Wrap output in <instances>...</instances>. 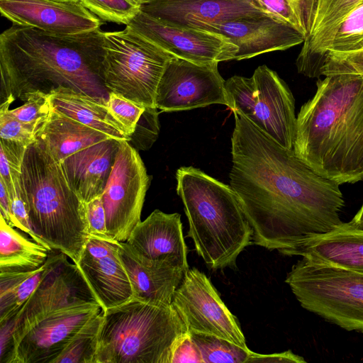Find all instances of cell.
<instances>
[{
  "label": "cell",
  "instance_id": "1",
  "mask_svg": "<svg viewBox=\"0 0 363 363\" xmlns=\"http://www.w3.org/2000/svg\"><path fill=\"white\" fill-rule=\"evenodd\" d=\"M234 115L230 186L251 225L253 244L289 256L301 240L342 223L340 184L316 174L244 116Z\"/></svg>",
  "mask_w": 363,
  "mask_h": 363
},
{
  "label": "cell",
  "instance_id": "2",
  "mask_svg": "<svg viewBox=\"0 0 363 363\" xmlns=\"http://www.w3.org/2000/svg\"><path fill=\"white\" fill-rule=\"evenodd\" d=\"M104 33L63 35L13 24L0 35L1 104L62 86L106 104Z\"/></svg>",
  "mask_w": 363,
  "mask_h": 363
},
{
  "label": "cell",
  "instance_id": "3",
  "mask_svg": "<svg viewBox=\"0 0 363 363\" xmlns=\"http://www.w3.org/2000/svg\"><path fill=\"white\" fill-rule=\"evenodd\" d=\"M296 117L293 150L320 176L338 184L363 180V75L332 74Z\"/></svg>",
  "mask_w": 363,
  "mask_h": 363
},
{
  "label": "cell",
  "instance_id": "4",
  "mask_svg": "<svg viewBox=\"0 0 363 363\" xmlns=\"http://www.w3.org/2000/svg\"><path fill=\"white\" fill-rule=\"evenodd\" d=\"M20 182L33 233L76 264L90 236L86 203L70 188L60 162L38 140L26 147Z\"/></svg>",
  "mask_w": 363,
  "mask_h": 363
},
{
  "label": "cell",
  "instance_id": "5",
  "mask_svg": "<svg viewBox=\"0 0 363 363\" xmlns=\"http://www.w3.org/2000/svg\"><path fill=\"white\" fill-rule=\"evenodd\" d=\"M176 179L188 219V235L198 255L211 269L235 266L252 238L237 194L230 186L193 167L179 168Z\"/></svg>",
  "mask_w": 363,
  "mask_h": 363
},
{
  "label": "cell",
  "instance_id": "6",
  "mask_svg": "<svg viewBox=\"0 0 363 363\" xmlns=\"http://www.w3.org/2000/svg\"><path fill=\"white\" fill-rule=\"evenodd\" d=\"M102 313L95 363H172L189 333L172 304L133 298Z\"/></svg>",
  "mask_w": 363,
  "mask_h": 363
},
{
  "label": "cell",
  "instance_id": "7",
  "mask_svg": "<svg viewBox=\"0 0 363 363\" xmlns=\"http://www.w3.org/2000/svg\"><path fill=\"white\" fill-rule=\"evenodd\" d=\"M102 74L111 91L145 107H155L157 89L174 56L129 26L104 33Z\"/></svg>",
  "mask_w": 363,
  "mask_h": 363
},
{
  "label": "cell",
  "instance_id": "8",
  "mask_svg": "<svg viewBox=\"0 0 363 363\" xmlns=\"http://www.w3.org/2000/svg\"><path fill=\"white\" fill-rule=\"evenodd\" d=\"M285 281L303 308L347 330L363 333V273L302 259Z\"/></svg>",
  "mask_w": 363,
  "mask_h": 363
},
{
  "label": "cell",
  "instance_id": "9",
  "mask_svg": "<svg viewBox=\"0 0 363 363\" xmlns=\"http://www.w3.org/2000/svg\"><path fill=\"white\" fill-rule=\"evenodd\" d=\"M150 177L138 154L120 140L110 176L102 194L108 237L126 242L141 221L140 215Z\"/></svg>",
  "mask_w": 363,
  "mask_h": 363
},
{
  "label": "cell",
  "instance_id": "10",
  "mask_svg": "<svg viewBox=\"0 0 363 363\" xmlns=\"http://www.w3.org/2000/svg\"><path fill=\"white\" fill-rule=\"evenodd\" d=\"M67 257L62 252H51L46 274L15 316L13 352L26 332L50 313L74 305L98 303L77 265Z\"/></svg>",
  "mask_w": 363,
  "mask_h": 363
},
{
  "label": "cell",
  "instance_id": "11",
  "mask_svg": "<svg viewBox=\"0 0 363 363\" xmlns=\"http://www.w3.org/2000/svg\"><path fill=\"white\" fill-rule=\"evenodd\" d=\"M172 306L189 332L212 335L248 348L236 318L215 287L198 269L189 268L174 292Z\"/></svg>",
  "mask_w": 363,
  "mask_h": 363
},
{
  "label": "cell",
  "instance_id": "12",
  "mask_svg": "<svg viewBox=\"0 0 363 363\" xmlns=\"http://www.w3.org/2000/svg\"><path fill=\"white\" fill-rule=\"evenodd\" d=\"M218 62L199 65L173 56L159 82L155 107L164 112L187 111L212 104L230 107Z\"/></svg>",
  "mask_w": 363,
  "mask_h": 363
},
{
  "label": "cell",
  "instance_id": "13",
  "mask_svg": "<svg viewBox=\"0 0 363 363\" xmlns=\"http://www.w3.org/2000/svg\"><path fill=\"white\" fill-rule=\"evenodd\" d=\"M172 55L199 65L235 60L238 48L225 36L162 22L140 11L126 26Z\"/></svg>",
  "mask_w": 363,
  "mask_h": 363
},
{
  "label": "cell",
  "instance_id": "14",
  "mask_svg": "<svg viewBox=\"0 0 363 363\" xmlns=\"http://www.w3.org/2000/svg\"><path fill=\"white\" fill-rule=\"evenodd\" d=\"M101 311L99 303L89 302L50 313L21 337L12 363H52L76 333Z\"/></svg>",
  "mask_w": 363,
  "mask_h": 363
},
{
  "label": "cell",
  "instance_id": "15",
  "mask_svg": "<svg viewBox=\"0 0 363 363\" xmlns=\"http://www.w3.org/2000/svg\"><path fill=\"white\" fill-rule=\"evenodd\" d=\"M118 248V241L90 235L76 263L102 311L133 298Z\"/></svg>",
  "mask_w": 363,
  "mask_h": 363
},
{
  "label": "cell",
  "instance_id": "16",
  "mask_svg": "<svg viewBox=\"0 0 363 363\" xmlns=\"http://www.w3.org/2000/svg\"><path fill=\"white\" fill-rule=\"evenodd\" d=\"M0 11L13 24L57 35L90 32L102 25L101 20L79 1L0 0Z\"/></svg>",
  "mask_w": 363,
  "mask_h": 363
},
{
  "label": "cell",
  "instance_id": "17",
  "mask_svg": "<svg viewBox=\"0 0 363 363\" xmlns=\"http://www.w3.org/2000/svg\"><path fill=\"white\" fill-rule=\"evenodd\" d=\"M238 48L235 60L285 50L299 45L305 37L296 29L267 13L240 16L209 26Z\"/></svg>",
  "mask_w": 363,
  "mask_h": 363
},
{
  "label": "cell",
  "instance_id": "18",
  "mask_svg": "<svg viewBox=\"0 0 363 363\" xmlns=\"http://www.w3.org/2000/svg\"><path fill=\"white\" fill-rule=\"evenodd\" d=\"M140 11L171 26L206 30L240 16L266 13L250 0H149Z\"/></svg>",
  "mask_w": 363,
  "mask_h": 363
},
{
  "label": "cell",
  "instance_id": "19",
  "mask_svg": "<svg viewBox=\"0 0 363 363\" xmlns=\"http://www.w3.org/2000/svg\"><path fill=\"white\" fill-rule=\"evenodd\" d=\"M252 77L257 103L251 121L281 146L293 150L296 117L291 91L277 73L266 65L258 67Z\"/></svg>",
  "mask_w": 363,
  "mask_h": 363
},
{
  "label": "cell",
  "instance_id": "20",
  "mask_svg": "<svg viewBox=\"0 0 363 363\" xmlns=\"http://www.w3.org/2000/svg\"><path fill=\"white\" fill-rule=\"evenodd\" d=\"M294 255L314 264L363 273V228L341 223L301 240L289 255Z\"/></svg>",
  "mask_w": 363,
  "mask_h": 363
},
{
  "label": "cell",
  "instance_id": "21",
  "mask_svg": "<svg viewBox=\"0 0 363 363\" xmlns=\"http://www.w3.org/2000/svg\"><path fill=\"white\" fill-rule=\"evenodd\" d=\"M118 253L131 283L133 298L169 306L184 273L165 259H151L136 252L126 242H119Z\"/></svg>",
  "mask_w": 363,
  "mask_h": 363
},
{
  "label": "cell",
  "instance_id": "22",
  "mask_svg": "<svg viewBox=\"0 0 363 363\" xmlns=\"http://www.w3.org/2000/svg\"><path fill=\"white\" fill-rule=\"evenodd\" d=\"M126 242L147 258L170 261L185 272L189 269L181 216L177 213L155 210L138 224Z\"/></svg>",
  "mask_w": 363,
  "mask_h": 363
},
{
  "label": "cell",
  "instance_id": "23",
  "mask_svg": "<svg viewBox=\"0 0 363 363\" xmlns=\"http://www.w3.org/2000/svg\"><path fill=\"white\" fill-rule=\"evenodd\" d=\"M303 43L296 65L299 73L312 78L326 55L363 50V0L336 23L306 38Z\"/></svg>",
  "mask_w": 363,
  "mask_h": 363
},
{
  "label": "cell",
  "instance_id": "24",
  "mask_svg": "<svg viewBox=\"0 0 363 363\" xmlns=\"http://www.w3.org/2000/svg\"><path fill=\"white\" fill-rule=\"evenodd\" d=\"M119 141L107 139L84 148L60 162L70 188L84 202L102 196Z\"/></svg>",
  "mask_w": 363,
  "mask_h": 363
},
{
  "label": "cell",
  "instance_id": "25",
  "mask_svg": "<svg viewBox=\"0 0 363 363\" xmlns=\"http://www.w3.org/2000/svg\"><path fill=\"white\" fill-rule=\"evenodd\" d=\"M53 111L118 140H129L123 126L106 104L72 89L60 86L48 94Z\"/></svg>",
  "mask_w": 363,
  "mask_h": 363
},
{
  "label": "cell",
  "instance_id": "26",
  "mask_svg": "<svg viewBox=\"0 0 363 363\" xmlns=\"http://www.w3.org/2000/svg\"><path fill=\"white\" fill-rule=\"evenodd\" d=\"M109 138H112L53 111L36 135V140L60 162L84 148Z\"/></svg>",
  "mask_w": 363,
  "mask_h": 363
},
{
  "label": "cell",
  "instance_id": "27",
  "mask_svg": "<svg viewBox=\"0 0 363 363\" xmlns=\"http://www.w3.org/2000/svg\"><path fill=\"white\" fill-rule=\"evenodd\" d=\"M52 250L26 238L1 216L0 274L37 269L45 263Z\"/></svg>",
  "mask_w": 363,
  "mask_h": 363
},
{
  "label": "cell",
  "instance_id": "28",
  "mask_svg": "<svg viewBox=\"0 0 363 363\" xmlns=\"http://www.w3.org/2000/svg\"><path fill=\"white\" fill-rule=\"evenodd\" d=\"M50 264V255L37 269L0 274V323L17 315L44 277Z\"/></svg>",
  "mask_w": 363,
  "mask_h": 363
},
{
  "label": "cell",
  "instance_id": "29",
  "mask_svg": "<svg viewBox=\"0 0 363 363\" xmlns=\"http://www.w3.org/2000/svg\"><path fill=\"white\" fill-rule=\"evenodd\" d=\"M268 15L294 27L305 39L310 35L316 0H250Z\"/></svg>",
  "mask_w": 363,
  "mask_h": 363
},
{
  "label": "cell",
  "instance_id": "30",
  "mask_svg": "<svg viewBox=\"0 0 363 363\" xmlns=\"http://www.w3.org/2000/svg\"><path fill=\"white\" fill-rule=\"evenodd\" d=\"M102 320L101 311L76 333L52 363H95Z\"/></svg>",
  "mask_w": 363,
  "mask_h": 363
},
{
  "label": "cell",
  "instance_id": "31",
  "mask_svg": "<svg viewBox=\"0 0 363 363\" xmlns=\"http://www.w3.org/2000/svg\"><path fill=\"white\" fill-rule=\"evenodd\" d=\"M189 333L203 363H247L254 352L216 335Z\"/></svg>",
  "mask_w": 363,
  "mask_h": 363
},
{
  "label": "cell",
  "instance_id": "32",
  "mask_svg": "<svg viewBox=\"0 0 363 363\" xmlns=\"http://www.w3.org/2000/svg\"><path fill=\"white\" fill-rule=\"evenodd\" d=\"M225 89L233 113L252 121L257 103V89L253 77L235 75L225 81Z\"/></svg>",
  "mask_w": 363,
  "mask_h": 363
},
{
  "label": "cell",
  "instance_id": "33",
  "mask_svg": "<svg viewBox=\"0 0 363 363\" xmlns=\"http://www.w3.org/2000/svg\"><path fill=\"white\" fill-rule=\"evenodd\" d=\"M89 11L104 21L128 26L140 10L131 0H79Z\"/></svg>",
  "mask_w": 363,
  "mask_h": 363
},
{
  "label": "cell",
  "instance_id": "34",
  "mask_svg": "<svg viewBox=\"0 0 363 363\" xmlns=\"http://www.w3.org/2000/svg\"><path fill=\"white\" fill-rule=\"evenodd\" d=\"M23 101L25 103L22 106L11 110L9 108L8 113L21 122L39 130L52 111L48 94L35 91L27 94Z\"/></svg>",
  "mask_w": 363,
  "mask_h": 363
},
{
  "label": "cell",
  "instance_id": "35",
  "mask_svg": "<svg viewBox=\"0 0 363 363\" xmlns=\"http://www.w3.org/2000/svg\"><path fill=\"white\" fill-rule=\"evenodd\" d=\"M332 74L363 75V50L326 55L318 63L313 78Z\"/></svg>",
  "mask_w": 363,
  "mask_h": 363
},
{
  "label": "cell",
  "instance_id": "36",
  "mask_svg": "<svg viewBox=\"0 0 363 363\" xmlns=\"http://www.w3.org/2000/svg\"><path fill=\"white\" fill-rule=\"evenodd\" d=\"M361 1L316 0L312 28L308 37L313 35L336 23Z\"/></svg>",
  "mask_w": 363,
  "mask_h": 363
},
{
  "label": "cell",
  "instance_id": "37",
  "mask_svg": "<svg viewBox=\"0 0 363 363\" xmlns=\"http://www.w3.org/2000/svg\"><path fill=\"white\" fill-rule=\"evenodd\" d=\"M11 102L5 101L0 106L1 139L15 142L28 147L36 140L38 129L29 124L21 122L7 111Z\"/></svg>",
  "mask_w": 363,
  "mask_h": 363
},
{
  "label": "cell",
  "instance_id": "38",
  "mask_svg": "<svg viewBox=\"0 0 363 363\" xmlns=\"http://www.w3.org/2000/svg\"><path fill=\"white\" fill-rule=\"evenodd\" d=\"M159 112L156 107H145L134 132L127 141L136 150L151 147L160 133Z\"/></svg>",
  "mask_w": 363,
  "mask_h": 363
},
{
  "label": "cell",
  "instance_id": "39",
  "mask_svg": "<svg viewBox=\"0 0 363 363\" xmlns=\"http://www.w3.org/2000/svg\"><path fill=\"white\" fill-rule=\"evenodd\" d=\"M106 105L130 138L145 107L114 92H110Z\"/></svg>",
  "mask_w": 363,
  "mask_h": 363
},
{
  "label": "cell",
  "instance_id": "40",
  "mask_svg": "<svg viewBox=\"0 0 363 363\" xmlns=\"http://www.w3.org/2000/svg\"><path fill=\"white\" fill-rule=\"evenodd\" d=\"M86 208L90 235L110 238L107 233L102 196L96 197L86 203Z\"/></svg>",
  "mask_w": 363,
  "mask_h": 363
},
{
  "label": "cell",
  "instance_id": "41",
  "mask_svg": "<svg viewBox=\"0 0 363 363\" xmlns=\"http://www.w3.org/2000/svg\"><path fill=\"white\" fill-rule=\"evenodd\" d=\"M172 363H203L201 353L188 333L174 350Z\"/></svg>",
  "mask_w": 363,
  "mask_h": 363
},
{
  "label": "cell",
  "instance_id": "42",
  "mask_svg": "<svg viewBox=\"0 0 363 363\" xmlns=\"http://www.w3.org/2000/svg\"><path fill=\"white\" fill-rule=\"evenodd\" d=\"M264 362V363H304L306 360L291 350L279 353L262 354L253 352L247 363Z\"/></svg>",
  "mask_w": 363,
  "mask_h": 363
},
{
  "label": "cell",
  "instance_id": "43",
  "mask_svg": "<svg viewBox=\"0 0 363 363\" xmlns=\"http://www.w3.org/2000/svg\"><path fill=\"white\" fill-rule=\"evenodd\" d=\"M0 208L1 216L13 226V218L11 210L10 196L4 182L0 179Z\"/></svg>",
  "mask_w": 363,
  "mask_h": 363
},
{
  "label": "cell",
  "instance_id": "44",
  "mask_svg": "<svg viewBox=\"0 0 363 363\" xmlns=\"http://www.w3.org/2000/svg\"><path fill=\"white\" fill-rule=\"evenodd\" d=\"M350 222L353 225L363 228V204Z\"/></svg>",
  "mask_w": 363,
  "mask_h": 363
},
{
  "label": "cell",
  "instance_id": "45",
  "mask_svg": "<svg viewBox=\"0 0 363 363\" xmlns=\"http://www.w3.org/2000/svg\"><path fill=\"white\" fill-rule=\"evenodd\" d=\"M131 1L140 6V5L148 1L149 0H131Z\"/></svg>",
  "mask_w": 363,
  "mask_h": 363
},
{
  "label": "cell",
  "instance_id": "46",
  "mask_svg": "<svg viewBox=\"0 0 363 363\" xmlns=\"http://www.w3.org/2000/svg\"><path fill=\"white\" fill-rule=\"evenodd\" d=\"M61 1H79V0H57Z\"/></svg>",
  "mask_w": 363,
  "mask_h": 363
}]
</instances>
